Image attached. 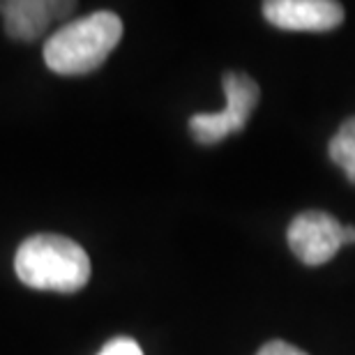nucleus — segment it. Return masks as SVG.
Here are the masks:
<instances>
[{
    "instance_id": "nucleus-9",
    "label": "nucleus",
    "mask_w": 355,
    "mask_h": 355,
    "mask_svg": "<svg viewBox=\"0 0 355 355\" xmlns=\"http://www.w3.org/2000/svg\"><path fill=\"white\" fill-rule=\"evenodd\" d=\"M257 355H307V353L300 351V349H295V346H291L286 342H279V339H277V342H268Z\"/></svg>"
},
{
    "instance_id": "nucleus-4",
    "label": "nucleus",
    "mask_w": 355,
    "mask_h": 355,
    "mask_svg": "<svg viewBox=\"0 0 355 355\" xmlns=\"http://www.w3.org/2000/svg\"><path fill=\"white\" fill-rule=\"evenodd\" d=\"M286 238L304 266H323L344 247V224L323 210H307L291 222Z\"/></svg>"
},
{
    "instance_id": "nucleus-1",
    "label": "nucleus",
    "mask_w": 355,
    "mask_h": 355,
    "mask_svg": "<svg viewBox=\"0 0 355 355\" xmlns=\"http://www.w3.org/2000/svg\"><path fill=\"white\" fill-rule=\"evenodd\" d=\"M123 37L118 14L99 10L65 24L44 44V62L55 74L79 76L95 72Z\"/></svg>"
},
{
    "instance_id": "nucleus-5",
    "label": "nucleus",
    "mask_w": 355,
    "mask_h": 355,
    "mask_svg": "<svg viewBox=\"0 0 355 355\" xmlns=\"http://www.w3.org/2000/svg\"><path fill=\"white\" fill-rule=\"evenodd\" d=\"M266 19L282 31L325 33L344 21V7L332 0H270Z\"/></svg>"
},
{
    "instance_id": "nucleus-3",
    "label": "nucleus",
    "mask_w": 355,
    "mask_h": 355,
    "mask_svg": "<svg viewBox=\"0 0 355 355\" xmlns=\"http://www.w3.org/2000/svg\"><path fill=\"white\" fill-rule=\"evenodd\" d=\"M226 106L217 113H194L189 118V132L198 144L212 146L224 141L229 134L243 132L252 111L257 109L261 90L250 74L229 72L224 76Z\"/></svg>"
},
{
    "instance_id": "nucleus-7",
    "label": "nucleus",
    "mask_w": 355,
    "mask_h": 355,
    "mask_svg": "<svg viewBox=\"0 0 355 355\" xmlns=\"http://www.w3.org/2000/svg\"><path fill=\"white\" fill-rule=\"evenodd\" d=\"M330 159L342 168L346 178L355 184V118H349L339 127L328 146Z\"/></svg>"
},
{
    "instance_id": "nucleus-2",
    "label": "nucleus",
    "mask_w": 355,
    "mask_h": 355,
    "mask_svg": "<svg viewBox=\"0 0 355 355\" xmlns=\"http://www.w3.org/2000/svg\"><path fill=\"white\" fill-rule=\"evenodd\" d=\"M14 270L31 288L76 293L88 284L92 268L79 243L55 233H40L19 245Z\"/></svg>"
},
{
    "instance_id": "nucleus-6",
    "label": "nucleus",
    "mask_w": 355,
    "mask_h": 355,
    "mask_svg": "<svg viewBox=\"0 0 355 355\" xmlns=\"http://www.w3.org/2000/svg\"><path fill=\"white\" fill-rule=\"evenodd\" d=\"M74 7V3H55V0H5L0 3V17L5 33L12 40L35 42L51 24L65 19Z\"/></svg>"
},
{
    "instance_id": "nucleus-8",
    "label": "nucleus",
    "mask_w": 355,
    "mask_h": 355,
    "mask_svg": "<svg viewBox=\"0 0 355 355\" xmlns=\"http://www.w3.org/2000/svg\"><path fill=\"white\" fill-rule=\"evenodd\" d=\"M97 355H144L141 346L130 337H116L111 342H106V346Z\"/></svg>"
}]
</instances>
